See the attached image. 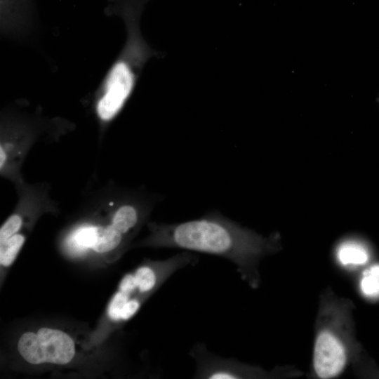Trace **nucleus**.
Returning a JSON list of instances; mask_svg holds the SVG:
<instances>
[{
  "mask_svg": "<svg viewBox=\"0 0 379 379\" xmlns=\"http://www.w3.org/2000/svg\"><path fill=\"white\" fill-rule=\"evenodd\" d=\"M149 229L141 245L217 255L235 264L244 279L256 260L275 247L274 238H264L216 211L183 222H152Z\"/></svg>",
  "mask_w": 379,
  "mask_h": 379,
  "instance_id": "nucleus-1",
  "label": "nucleus"
},
{
  "mask_svg": "<svg viewBox=\"0 0 379 379\" xmlns=\"http://www.w3.org/2000/svg\"><path fill=\"white\" fill-rule=\"evenodd\" d=\"M126 23L128 36L119 58L110 68L96 104V112L102 121L112 120L131 96L138 79V72L149 55V50L135 27L134 20Z\"/></svg>",
  "mask_w": 379,
  "mask_h": 379,
  "instance_id": "nucleus-2",
  "label": "nucleus"
},
{
  "mask_svg": "<svg viewBox=\"0 0 379 379\" xmlns=\"http://www.w3.org/2000/svg\"><path fill=\"white\" fill-rule=\"evenodd\" d=\"M17 347L22 359L32 365L67 364L76 353L74 342L67 333L48 327L41 328L36 333H24Z\"/></svg>",
  "mask_w": 379,
  "mask_h": 379,
  "instance_id": "nucleus-3",
  "label": "nucleus"
},
{
  "mask_svg": "<svg viewBox=\"0 0 379 379\" xmlns=\"http://www.w3.org/2000/svg\"><path fill=\"white\" fill-rule=\"evenodd\" d=\"M198 258L185 251L158 262H150L138 267L133 275L137 289L141 293L152 291L178 270L190 265H195Z\"/></svg>",
  "mask_w": 379,
  "mask_h": 379,
  "instance_id": "nucleus-4",
  "label": "nucleus"
},
{
  "mask_svg": "<svg viewBox=\"0 0 379 379\" xmlns=\"http://www.w3.org/2000/svg\"><path fill=\"white\" fill-rule=\"evenodd\" d=\"M1 134L0 145V172L1 175L8 178L18 185H22V180L19 175L20 164L24 157L27 147L32 142L30 131L20 130L14 127Z\"/></svg>",
  "mask_w": 379,
  "mask_h": 379,
  "instance_id": "nucleus-5",
  "label": "nucleus"
},
{
  "mask_svg": "<svg viewBox=\"0 0 379 379\" xmlns=\"http://www.w3.org/2000/svg\"><path fill=\"white\" fill-rule=\"evenodd\" d=\"M346 363L345 349L334 335L321 332L317 337L314 351V367L321 378L338 375Z\"/></svg>",
  "mask_w": 379,
  "mask_h": 379,
  "instance_id": "nucleus-6",
  "label": "nucleus"
},
{
  "mask_svg": "<svg viewBox=\"0 0 379 379\" xmlns=\"http://www.w3.org/2000/svg\"><path fill=\"white\" fill-rule=\"evenodd\" d=\"M151 205L138 197L126 198L114 204L111 211L110 223L122 234L132 235L144 222Z\"/></svg>",
  "mask_w": 379,
  "mask_h": 379,
  "instance_id": "nucleus-7",
  "label": "nucleus"
},
{
  "mask_svg": "<svg viewBox=\"0 0 379 379\" xmlns=\"http://www.w3.org/2000/svg\"><path fill=\"white\" fill-rule=\"evenodd\" d=\"M1 30L14 32L29 26L33 15L32 0H0Z\"/></svg>",
  "mask_w": 379,
  "mask_h": 379,
  "instance_id": "nucleus-8",
  "label": "nucleus"
},
{
  "mask_svg": "<svg viewBox=\"0 0 379 379\" xmlns=\"http://www.w3.org/2000/svg\"><path fill=\"white\" fill-rule=\"evenodd\" d=\"M95 233L91 250L105 253L121 249L128 242L126 237L117 230L111 223L107 225H95Z\"/></svg>",
  "mask_w": 379,
  "mask_h": 379,
  "instance_id": "nucleus-9",
  "label": "nucleus"
},
{
  "mask_svg": "<svg viewBox=\"0 0 379 379\" xmlns=\"http://www.w3.org/2000/svg\"><path fill=\"white\" fill-rule=\"evenodd\" d=\"M337 258L345 266L364 265L369 259L366 246L357 241L349 240L341 243L337 249Z\"/></svg>",
  "mask_w": 379,
  "mask_h": 379,
  "instance_id": "nucleus-10",
  "label": "nucleus"
},
{
  "mask_svg": "<svg viewBox=\"0 0 379 379\" xmlns=\"http://www.w3.org/2000/svg\"><path fill=\"white\" fill-rule=\"evenodd\" d=\"M25 241V235L18 232L0 244V263L1 266L8 267L14 262Z\"/></svg>",
  "mask_w": 379,
  "mask_h": 379,
  "instance_id": "nucleus-11",
  "label": "nucleus"
},
{
  "mask_svg": "<svg viewBox=\"0 0 379 379\" xmlns=\"http://www.w3.org/2000/svg\"><path fill=\"white\" fill-rule=\"evenodd\" d=\"M360 288L366 297H379V264L373 265L364 271L360 281Z\"/></svg>",
  "mask_w": 379,
  "mask_h": 379,
  "instance_id": "nucleus-12",
  "label": "nucleus"
},
{
  "mask_svg": "<svg viewBox=\"0 0 379 379\" xmlns=\"http://www.w3.org/2000/svg\"><path fill=\"white\" fill-rule=\"evenodd\" d=\"M22 218L16 213L11 214L0 228V244L18 233L23 225Z\"/></svg>",
  "mask_w": 379,
  "mask_h": 379,
  "instance_id": "nucleus-13",
  "label": "nucleus"
},
{
  "mask_svg": "<svg viewBox=\"0 0 379 379\" xmlns=\"http://www.w3.org/2000/svg\"><path fill=\"white\" fill-rule=\"evenodd\" d=\"M130 299V294L119 291L117 292L109 305L108 314L113 321H119L121 319V312L125 304Z\"/></svg>",
  "mask_w": 379,
  "mask_h": 379,
  "instance_id": "nucleus-14",
  "label": "nucleus"
},
{
  "mask_svg": "<svg viewBox=\"0 0 379 379\" xmlns=\"http://www.w3.org/2000/svg\"><path fill=\"white\" fill-rule=\"evenodd\" d=\"M140 306V301L138 298L129 299L121 310V320H128L132 317L137 312Z\"/></svg>",
  "mask_w": 379,
  "mask_h": 379,
  "instance_id": "nucleus-15",
  "label": "nucleus"
},
{
  "mask_svg": "<svg viewBox=\"0 0 379 379\" xmlns=\"http://www.w3.org/2000/svg\"><path fill=\"white\" fill-rule=\"evenodd\" d=\"M121 291L131 294L137 289V284L133 274H128L121 279L119 285Z\"/></svg>",
  "mask_w": 379,
  "mask_h": 379,
  "instance_id": "nucleus-16",
  "label": "nucleus"
}]
</instances>
